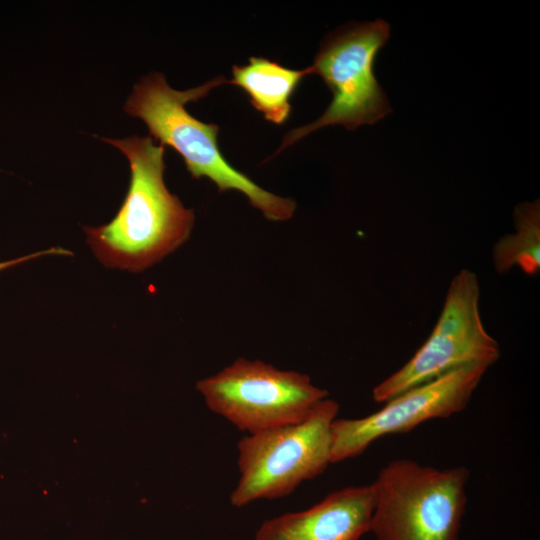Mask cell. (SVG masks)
I'll return each instance as SVG.
<instances>
[{"instance_id": "8992f818", "label": "cell", "mask_w": 540, "mask_h": 540, "mask_svg": "<svg viewBox=\"0 0 540 540\" xmlns=\"http://www.w3.org/2000/svg\"><path fill=\"white\" fill-rule=\"evenodd\" d=\"M196 387L212 412L248 434L301 422L329 396L307 374L245 358Z\"/></svg>"}, {"instance_id": "52a82bcc", "label": "cell", "mask_w": 540, "mask_h": 540, "mask_svg": "<svg viewBox=\"0 0 540 540\" xmlns=\"http://www.w3.org/2000/svg\"><path fill=\"white\" fill-rule=\"evenodd\" d=\"M479 301L476 274L461 269L450 282L440 316L428 339L408 362L374 387L373 400L385 403L410 388L466 365L494 364L499 359L500 348L483 325Z\"/></svg>"}, {"instance_id": "7a4b0ae2", "label": "cell", "mask_w": 540, "mask_h": 540, "mask_svg": "<svg viewBox=\"0 0 540 540\" xmlns=\"http://www.w3.org/2000/svg\"><path fill=\"white\" fill-rule=\"evenodd\" d=\"M224 84H230L229 80L217 76L200 86L180 91L171 88L163 74L152 72L134 85L124 111L141 119L153 140L176 150L192 179L206 177L219 192H241L269 221L289 220L296 210V202L263 189L234 168L219 150V126L196 119L185 108L186 104L204 98L212 89Z\"/></svg>"}, {"instance_id": "ba28073f", "label": "cell", "mask_w": 540, "mask_h": 540, "mask_svg": "<svg viewBox=\"0 0 540 540\" xmlns=\"http://www.w3.org/2000/svg\"><path fill=\"white\" fill-rule=\"evenodd\" d=\"M490 365L475 363L410 388L358 419H335L331 426V463L361 455L383 436L406 433L421 423L464 410Z\"/></svg>"}, {"instance_id": "6da1fadb", "label": "cell", "mask_w": 540, "mask_h": 540, "mask_svg": "<svg viewBox=\"0 0 540 540\" xmlns=\"http://www.w3.org/2000/svg\"><path fill=\"white\" fill-rule=\"evenodd\" d=\"M103 140L127 157L131 177L116 216L100 227H85L87 242L106 267L140 272L188 240L195 214L165 185V146L151 136Z\"/></svg>"}, {"instance_id": "277c9868", "label": "cell", "mask_w": 540, "mask_h": 540, "mask_svg": "<svg viewBox=\"0 0 540 540\" xmlns=\"http://www.w3.org/2000/svg\"><path fill=\"white\" fill-rule=\"evenodd\" d=\"M389 36L390 25L378 19L350 23L325 37L309 67L330 89L332 101L315 121L290 130L275 154L317 129L342 125L355 130L391 112L373 71L376 56Z\"/></svg>"}, {"instance_id": "7c38bea8", "label": "cell", "mask_w": 540, "mask_h": 540, "mask_svg": "<svg viewBox=\"0 0 540 540\" xmlns=\"http://www.w3.org/2000/svg\"><path fill=\"white\" fill-rule=\"evenodd\" d=\"M50 254L71 255L72 253L70 251L66 250V249H63V248L53 247V248H49V249L44 250V251H40V252L32 253V254H29V255H26V256H22V257L17 258V259L0 262V271L4 270V269H6V268H8L10 266H14V265H17L19 263L26 262V261H28L30 259L37 258V257L43 256V255H50Z\"/></svg>"}, {"instance_id": "5b68a950", "label": "cell", "mask_w": 540, "mask_h": 540, "mask_svg": "<svg viewBox=\"0 0 540 540\" xmlns=\"http://www.w3.org/2000/svg\"><path fill=\"white\" fill-rule=\"evenodd\" d=\"M338 411V403L328 397L301 422L244 436L238 442L240 478L231 504L287 496L323 473L331 463V426Z\"/></svg>"}, {"instance_id": "9c48e42d", "label": "cell", "mask_w": 540, "mask_h": 540, "mask_svg": "<svg viewBox=\"0 0 540 540\" xmlns=\"http://www.w3.org/2000/svg\"><path fill=\"white\" fill-rule=\"evenodd\" d=\"M373 485L349 486L311 508L266 520L255 540H360L370 532Z\"/></svg>"}, {"instance_id": "3957f363", "label": "cell", "mask_w": 540, "mask_h": 540, "mask_svg": "<svg viewBox=\"0 0 540 540\" xmlns=\"http://www.w3.org/2000/svg\"><path fill=\"white\" fill-rule=\"evenodd\" d=\"M469 470L438 469L410 459L387 463L372 483L370 532L376 540H458Z\"/></svg>"}, {"instance_id": "8fae6325", "label": "cell", "mask_w": 540, "mask_h": 540, "mask_svg": "<svg viewBox=\"0 0 540 540\" xmlns=\"http://www.w3.org/2000/svg\"><path fill=\"white\" fill-rule=\"evenodd\" d=\"M515 232L502 236L493 247V265L499 274L513 267L534 276L540 271V204L525 202L514 211Z\"/></svg>"}, {"instance_id": "30bf717a", "label": "cell", "mask_w": 540, "mask_h": 540, "mask_svg": "<svg viewBox=\"0 0 540 540\" xmlns=\"http://www.w3.org/2000/svg\"><path fill=\"white\" fill-rule=\"evenodd\" d=\"M232 74L230 84L242 88L267 121L281 125L289 118L292 94L312 72L310 67L294 70L264 57H250L247 65H234Z\"/></svg>"}]
</instances>
